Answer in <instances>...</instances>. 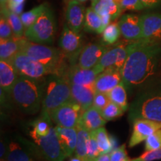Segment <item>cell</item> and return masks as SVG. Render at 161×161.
Here are the masks:
<instances>
[{
    "instance_id": "1",
    "label": "cell",
    "mask_w": 161,
    "mask_h": 161,
    "mask_svg": "<svg viewBox=\"0 0 161 161\" xmlns=\"http://www.w3.org/2000/svg\"><path fill=\"white\" fill-rule=\"evenodd\" d=\"M161 56L158 40L141 39L130 43L126 61L122 69V83L127 88H137L155 75Z\"/></svg>"
},
{
    "instance_id": "2",
    "label": "cell",
    "mask_w": 161,
    "mask_h": 161,
    "mask_svg": "<svg viewBox=\"0 0 161 161\" xmlns=\"http://www.w3.org/2000/svg\"><path fill=\"white\" fill-rule=\"evenodd\" d=\"M45 78L35 79L19 75L9 98L20 111L27 115H33L40 111L42 108Z\"/></svg>"
},
{
    "instance_id": "3",
    "label": "cell",
    "mask_w": 161,
    "mask_h": 161,
    "mask_svg": "<svg viewBox=\"0 0 161 161\" xmlns=\"http://www.w3.org/2000/svg\"><path fill=\"white\" fill-rule=\"evenodd\" d=\"M20 52L45 66L51 75L66 76L70 64L61 50L26 39Z\"/></svg>"
},
{
    "instance_id": "4",
    "label": "cell",
    "mask_w": 161,
    "mask_h": 161,
    "mask_svg": "<svg viewBox=\"0 0 161 161\" xmlns=\"http://www.w3.org/2000/svg\"><path fill=\"white\" fill-rule=\"evenodd\" d=\"M128 119H138L161 122V86H153L140 92L128 108Z\"/></svg>"
},
{
    "instance_id": "5",
    "label": "cell",
    "mask_w": 161,
    "mask_h": 161,
    "mask_svg": "<svg viewBox=\"0 0 161 161\" xmlns=\"http://www.w3.org/2000/svg\"><path fill=\"white\" fill-rule=\"evenodd\" d=\"M72 101L71 84L65 76L49 75L45 78L41 112L50 114Z\"/></svg>"
},
{
    "instance_id": "6",
    "label": "cell",
    "mask_w": 161,
    "mask_h": 161,
    "mask_svg": "<svg viewBox=\"0 0 161 161\" xmlns=\"http://www.w3.org/2000/svg\"><path fill=\"white\" fill-rule=\"evenodd\" d=\"M29 136L34 140L31 145L37 157L46 161H64L67 158L60 143L55 127H52L46 136H40L30 131Z\"/></svg>"
},
{
    "instance_id": "7",
    "label": "cell",
    "mask_w": 161,
    "mask_h": 161,
    "mask_svg": "<svg viewBox=\"0 0 161 161\" xmlns=\"http://www.w3.org/2000/svg\"><path fill=\"white\" fill-rule=\"evenodd\" d=\"M55 31V17L49 6L35 23L25 30L24 36L33 43L47 45L53 43Z\"/></svg>"
},
{
    "instance_id": "8",
    "label": "cell",
    "mask_w": 161,
    "mask_h": 161,
    "mask_svg": "<svg viewBox=\"0 0 161 161\" xmlns=\"http://www.w3.org/2000/svg\"><path fill=\"white\" fill-rule=\"evenodd\" d=\"M132 42V40H126L125 41L118 42L112 47L108 48L98 64L94 67L98 75L104 70L111 67L122 70L126 61L130 45Z\"/></svg>"
},
{
    "instance_id": "9",
    "label": "cell",
    "mask_w": 161,
    "mask_h": 161,
    "mask_svg": "<svg viewBox=\"0 0 161 161\" xmlns=\"http://www.w3.org/2000/svg\"><path fill=\"white\" fill-rule=\"evenodd\" d=\"M19 76L40 79L51 75L49 69L23 52L18 53L10 62Z\"/></svg>"
},
{
    "instance_id": "10",
    "label": "cell",
    "mask_w": 161,
    "mask_h": 161,
    "mask_svg": "<svg viewBox=\"0 0 161 161\" xmlns=\"http://www.w3.org/2000/svg\"><path fill=\"white\" fill-rule=\"evenodd\" d=\"M83 111L77 103L69 102L53 110L49 114L52 120L62 128H77Z\"/></svg>"
},
{
    "instance_id": "11",
    "label": "cell",
    "mask_w": 161,
    "mask_h": 161,
    "mask_svg": "<svg viewBox=\"0 0 161 161\" xmlns=\"http://www.w3.org/2000/svg\"><path fill=\"white\" fill-rule=\"evenodd\" d=\"M59 46L70 65L75 64L84 48L83 40L79 34L70 29L66 24L60 35Z\"/></svg>"
},
{
    "instance_id": "12",
    "label": "cell",
    "mask_w": 161,
    "mask_h": 161,
    "mask_svg": "<svg viewBox=\"0 0 161 161\" xmlns=\"http://www.w3.org/2000/svg\"><path fill=\"white\" fill-rule=\"evenodd\" d=\"M37 155L34 152L31 142L22 137L8 143L5 160L8 161H35Z\"/></svg>"
},
{
    "instance_id": "13",
    "label": "cell",
    "mask_w": 161,
    "mask_h": 161,
    "mask_svg": "<svg viewBox=\"0 0 161 161\" xmlns=\"http://www.w3.org/2000/svg\"><path fill=\"white\" fill-rule=\"evenodd\" d=\"M161 129V122L149 119H138L133 122L132 133L129 140L130 148L137 146L154 134L156 130Z\"/></svg>"
},
{
    "instance_id": "14",
    "label": "cell",
    "mask_w": 161,
    "mask_h": 161,
    "mask_svg": "<svg viewBox=\"0 0 161 161\" xmlns=\"http://www.w3.org/2000/svg\"><path fill=\"white\" fill-rule=\"evenodd\" d=\"M108 48L103 42L87 44L82 49L75 64L84 69H92L98 64Z\"/></svg>"
},
{
    "instance_id": "15",
    "label": "cell",
    "mask_w": 161,
    "mask_h": 161,
    "mask_svg": "<svg viewBox=\"0 0 161 161\" xmlns=\"http://www.w3.org/2000/svg\"><path fill=\"white\" fill-rule=\"evenodd\" d=\"M121 35L125 40H139L142 39L141 18L135 14H125L118 22Z\"/></svg>"
},
{
    "instance_id": "16",
    "label": "cell",
    "mask_w": 161,
    "mask_h": 161,
    "mask_svg": "<svg viewBox=\"0 0 161 161\" xmlns=\"http://www.w3.org/2000/svg\"><path fill=\"white\" fill-rule=\"evenodd\" d=\"M122 81V70L114 67L108 68L98 74L94 87L96 92L108 93Z\"/></svg>"
},
{
    "instance_id": "17",
    "label": "cell",
    "mask_w": 161,
    "mask_h": 161,
    "mask_svg": "<svg viewBox=\"0 0 161 161\" xmlns=\"http://www.w3.org/2000/svg\"><path fill=\"white\" fill-rule=\"evenodd\" d=\"M142 39L161 40V14L148 13L141 16Z\"/></svg>"
},
{
    "instance_id": "18",
    "label": "cell",
    "mask_w": 161,
    "mask_h": 161,
    "mask_svg": "<svg viewBox=\"0 0 161 161\" xmlns=\"http://www.w3.org/2000/svg\"><path fill=\"white\" fill-rule=\"evenodd\" d=\"M86 10L82 3L76 0H70L66 11V25L76 33H80L84 26Z\"/></svg>"
},
{
    "instance_id": "19",
    "label": "cell",
    "mask_w": 161,
    "mask_h": 161,
    "mask_svg": "<svg viewBox=\"0 0 161 161\" xmlns=\"http://www.w3.org/2000/svg\"><path fill=\"white\" fill-rule=\"evenodd\" d=\"M98 73L92 69H84L76 64L70 65L65 77L67 78L70 84L78 85L94 86Z\"/></svg>"
},
{
    "instance_id": "20",
    "label": "cell",
    "mask_w": 161,
    "mask_h": 161,
    "mask_svg": "<svg viewBox=\"0 0 161 161\" xmlns=\"http://www.w3.org/2000/svg\"><path fill=\"white\" fill-rule=\"evenodd\" d=\"M96 93L94 86L71 84L72 101L77 103L83 112L93 105Z\"/></svg>"
},
{
    "instance_id": "21",
    "label": "cell",
    "mask_w": 161,
    "mask_h": 161,
    "mask_svg": "<svg viewBox=\"0 0 161 161\" xmlns=\"http://www.w3.org/2000/svg\"><path fill=\"white\" fill-rule=\"evenodd\" d=\"M60 143L66 156L70 157L75 153L78 139L77 128H67L60 126L55 127Z\"/></svg>"
},
{
    "instance_id": "22",
    "label": "cell",
    "mask_w": 161,
    "mask_h": 161,
    "mask_svg": "<svg viewBox=\"0 0 161 161\" xmlns=\"http://www.w3.org/2000/svg\"><path fill=\"white\" fill-rule=\"evenodd\" d=\"M106 123L107 121L102 116L101 110L92 105L89 109L82 113L78 125L92 132L100 128H103Z\"/></svg>"
},
{
    "instance_id": "23",
    "label": "cell",
    "mask_w": 161,
    "mask_h": 161,
    "mask_svg": "<svg viewBox=\"0 0 161 161\" xmlns=\"http://www.w3.org/2000/svg\"><path fill=\"white\" fill-rule=\"evenodd\" d=\"M18 78L19 75L10 62L0 60V86L8 96Z\"/></svg>"
},
{
    "instance_id": "24",
    "label": "cell",
    "mask_w": 161,
    "mask_h": 161,
    "mask_svg": "<svg viewBox=\"0 0 161 161\" xmlns=\"http://www.w3.org/2000/svg\"><path fill=\"white\" fill-rule=\"evenodd\" d=\"M26 38L14 37L8 40H0V59L11 62V60L21 52Z\"/></svg>"
},
{
    "instance_id": "25",
    "label": "cell",
    "mask_w": 161,
    "mask_h": 161,
    "mask_svg": "<svg viewBox=\"0 0 161 161\" xmlns=\"http://www.w3.org/2000/svg\"><path fill=\"white\" fill-rule=\"evenodd\" d=\"M93 9L99 16L109 14L113 20L119 17L122 11L120 6L114 0H98Z\"/></svg>"
},
{
    "instance_id": "26",
    "label": "cell",
    "mask_w": 161,
    "mask_h": 161,
    "mask_svg": "<svg viewBox=\"0 0 161 161\" xmlns=\"http://www.w3.org/2000/svg\"><path fill=\"white\" fill-rule=\"evenodd\" d=\"M84 27L86 31L98 34L103 33L104 30L105 29L102 23V18L92 7L88 8L86 10Z\"/></svg>"
},
{
    "instance_id": "27",
    "label": "cell",
    "mask_w": 161,
    "mask_h": 161,
    "mask_svg": "<svg viewBox=\"0 0 161 161\" xmlns=\"http://www.w3.org/2000/svg\"><path fill=\"white\" fill-rule=\"evenodd\" d=\"M1 14L5 16L13 30L14 35L16 37H23L25 35V29L22 22L20 16L12 11L8 6L1 8Z\"/></svg>"
},
{
    "instance_id": "28",
    "label": "cell",
    "mask_w": 161,
    "mask_h": 161,
    "mask_svg": "<svg viewBox=\"0 0 161 161\" xmlns=\"http://www.w3.org/2000/svg\"><path fill=\"white\" fill-rule=\"evenodd\" d=\"M51 121L52 120L49 114L41 112L39 117L32 122V129L30 132L40 136L48 135L52 128Z\"/></svg>"
},
{
    "instance_id": "29",
    "label": "cell",
    "mask_w": 161,
    "mask_h": 161,
    "mask_svg": "<svg viewBox=\"0 0 161 161\" xmlns=\"http://www.w3.org/2000/svg\"><path fill=\"white\" fill-rule=\"evenodd\" d=\"M95 136L96 142H97L98 148L101 154H110L114 149V143L113 138L108 135L105 128H100L98 129L92 131Z\"/></svg>"
},
{
    "instance_id": "30",
    "label": "cell",
    "mask_w": 161,
    "mask_h": 161,
    "mask_svg": "<svg viewBox=\"0 0 161 161\" xmlns=\"http://www.w3.org/2000/svg\"><path fill=\"white\" fill-rule=\"evenodd\" d=\"M107 94H108L110 102L121 107L125 111L128 110L129 105H128V101H127L126 87L122 83V81Z\"/></svg>"
},
{
    "instance_id": "31",
    "label": "cell",
    "mask_w": 161,
    "mask_h": 161,
    "mask_svg": "<svg viewBox=\"0 0 161 161\" xmlns=\"http://www.w3.org/2000/svg\"><path fill=\"white\" fill-rule=\"evenodd\" d=\"M77 130L78 139L75 151V155L84 159L86 161L88 141H89L90 132L80 125H78Z\"/></svg>"
},
{
    "instance_id": "32",
    "label": "cell",
    "mask_w": 161,
    "mask_h": 161,
    "mask_svg": "<svg viewBox=\"0 0 161 161\" xmlns=\"http://www.w3.org/2000/svg\"><path fill=\"white\" fill-rule=\"evenodd\" d=\"M49 6V5L48 4L43 3L29 11L24 12L22 14L20 15V18H21L25 29H28L30 26L33 25L36 22V20L42 15V14L47 9Z\"/></svg>"
},
{
    "instance_id": "33",
    "label": "cell",
    "mask_w": 161,
    "mask_h": 161,
    "mask_svg": "<svg viewBox=\"0 0 161 161\" xmlns=\"http://www.w3.org/2000/svg\"><path fill=\"white\" fill-rule=\"evenodd\" d=\"M121 31L118 23H110L102 33V42L106 45H112L117 43L120 37Z\"/></svg>"
},
{
    "instance_id": "34",
    "label": "cell",
    "mask_w": 161,
    "mask_h": 161,
    "mask_svg": "<svg viewBox=\"0 0 161 161\" xmlns=\"http://www.w3.org/2000/svg\"><path fill=\"white\" fill-rule=\"evenodd\" d=\"M102 115L107 122L116 119L124 114L125 110L114 102H110L102 110Z\"/></svg>"
},
{
    "instance_id": "35",
    "label": "cell",
    "mask_w": 161,
    "mask_h": 161,
    "mask_svg": "<svg viewBox=\"0 0 161 161\" xmlns=\"http://www.w3.org/2000/svg\"><path fill=\"white\" fill-rule=\"evenodd\" d=\"M99 154V148H98V146L97 142H96L95 136H94L93 133L90 132L89 141H88L86 161H93Z\"/></svg>"
},
{
    "instance_id": "36",
    "label": "cell",
    "mask_w": 161,
    "mask_h": 161,
    "mask_svg": "<svg viewBox=\"0 0 161 161\" xmlns=\"http://www.w3.org/2000/svg\"><path fill=\"white\" fill-rule=\"evenodd\" d=\"M161 148V129L156 130L145 141L146 151H153Z\"/></svg>"
},
{
    "instance_id": "37",
    "label": "cell",
    "mask_w": 161,
    "mask_h": 161,
    "mask_svg": "<svg viewBox=\"0 0 161 161\" xmlns=\"http://www.w3.org/2000/svg\"><path fill=\"white\" fill-rule=\"evenodd\" d=\"M14 37L11 25L5 16L1 14L0 18V40H8Z\"/></svg>"
},
{
    "instance_id": "38",
    "label": "cell",
    "mask_w": 161,
    "mask_h": 161,
    "mask_svg": "<svg viewBox=\"0 0 161 161\" xmlns=\"http://www.w3.org/2000/svg\"><path fill=\"white\" fill-rule=\"evenodd\" d=\"M110 161H131L128 155L125 144L115 148L110 153Z\"/></svg>"
},
{
    "instance_id": "39",
    "label": "cell",
    "mask_w": 161,
    "mask_h": 161,
    "mask_svg": "<svg viewBox=\"0 0 161 161\" xmlns=\"http://www.w3.org/2000/svg\"><path fill=\"white\" fill-rule=\"evenodd\" d=\"M161 160V148L153 151H146L137 158L131 159V161H154Z\"/></svg>"
},
{
    "instance_id": "40",
    "label": "cell",
    "mask_w": 161,
    "mask_h": 161,
    "mask_svg": "<svg viewBox=\"0 0 161 161\" xmlns=\"http://www.w3.org/2000/svg\"><path fill=\"white\" fill-rule=\"evenodd\" d=\"M121 8L130 11H140L146 8L140 0H122L121 3Z\"/></svg>"
},
{
    "instance_id": "41",
    "label": "cell",
    "mask_w": 161,
    "mask_h": 161,
    "mask_svg": "<svg viewBox=\"0 0 161 161\" xmlns=\"http://www.w3.org/2000/svg\"><path fill=\"white\" fill-rule=\"evenodd\" d=\"M110 102L107 93L96 92L93 101V106L99 110H102Z\"/></svg>"
},
{
    "instance_id": "42",
    "label": "cell",
    "mask_w": 161,
    "mask_h": 161,
    "mask_svg": "<svg viewBox=\"0 0 161 161\" xmlns=\"http://www.w3.org/2000/svg\"><path fill=\"white\" fill-rule=\"evenodd\" d=\"M146 8H154L161 5V0H140Z\"/></svg>"
},
{
    "instance_id": "43",
    "label": "cell",
    "mask_w": 161,
    "mask_h": 161,
    "mask_svg": "<svg viewBox=\"0 0 161 161\" xmlns=\"http://www.w3.org/2000/svg\"><path fill=\"white\" fill-rule=\"evenodd\" d=\"M25 0H8V7L10 9L13 8L17 7L20 5H23L24 4Z\"/></svg>"
},
{
    "instance_id": "44",
    "label": "cell",
    "mask_w": 161,
    "mask_h": 161,
    "mask_svg": "<svg viewBox=\"0 0 161 161\" xmlns=\"http://www.w3.org/2000/svg\"><path fill=\"white\" fill-rule=\"evenodd\" d=\"M93 161H110V154H101Z\"/></svg>"
},
{
    "instance_id": "45",
    "label": "cell",
    "mask_w": 161,
    "mask_h": 161,
    "mask_svg": "<svg viewBox=\"0 0 161 161\" xmlns=\"http://www.w3.org/2000/svg\"><path fill=\"white\" fill-rule=\"evenodd\" d=\"M70 160L69 161H85V160H84V159L79 158V157H77V156H73V157H70Z\"/></svg>"
},
{
    "instance_id": "46",
    "label": "cell",
    "mask_w": 161,
    "mask_h": 161,
    "mask_svg": "<svg viewBox=\"0 0 161 161\" xmlns=\"http://www.w3.org/2000/svg\"><path fill=\"white\" fill-rule=\"evenodd\" d=\"M8 0H0V4H1V8L5 7L8 5Z\"/></svg>"
},
{
    "instance_id": "47",
    "label": "cell",
    "mask_w": 161,
    "mask_h": 161,
    "mask_svg": "<svg viewBox=\"0 0 161 161\" xmlns=\"http://www.w3.org/2000/svg\"><path fill=\"white\" fill-rule=\"evenodd\" d=\"M90 1H91V7L93 8L96 5V4L98 3V0H90Z\"/></svg>"
},
{
    "instance_id": "48",
    "label": "cell",
    "mask_w": 161,
    "mask_h": 161,
    "mask_svg": "<svg viewBox=\"0 0 161 161\" xmlns=\"http://www.w3.org/2000/svg\"><path fill=\"white\" fill-rule=\"evenodd\" d=\"M76 1L79 2V3H85V2L87 1V0H76Z\"/></svg>"
},
{
    "instance_id": "49",
    "label": "cell",
    "mask_w": 161,
    "mask_h": 161,
    "mask_svg": "<svg viewBox=\"0 0 161 161\" xmlns=\"http://www.w3.org/2000/svg\"><path fill=\"white\" fill-rule=\"evenodd\" d=\"M1 161H8V160H5V159H1Z\"/></svg>"
}]
</instances>
